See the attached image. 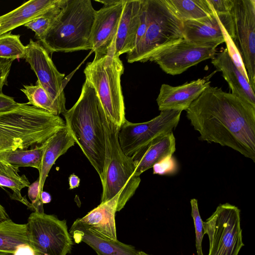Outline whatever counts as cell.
<instances>
[{
  "mask_svg": "<svg viewBox=\"0 0 255 255\" xmlns=\"http://www.w3.org/2000/svg\"><path fill=\"white\" fill-rule=\"evenodd\" d=\"M75 142L66 127L57 131L44 143V149L39 171V195L43 191L45 180L56 160L74 145ZM41 199V198H40Z\"/></svg>",
  "mask_w": 255,
  "mask_h": 255,
  "instance_id": "23",
  "label": "cell"
},
{
  "mask_svg": "<svg viewBox=\"0 0 255 255\" xmlns=\"http://www.w3.org/2000/svg\"><path fill=\"white\" fill-rule=\"evenodd\" d=\"M199 139L228 146L255 162V107L209 86L186 109Z\"/></svg>",
  "mask_w": 255,
  "mask_h": 255,
  "instance_id": "1",
  "label": "cell"
},
{
  "mask_svg": "<svg viewBox=\"0 0 255 255\" xmlns=\"http://www.w3.org/2000/svg\"><path fill=\"white\" fill-rule=\"evenodd\" d=\"M176 167V162L172 156L156 163L152 167L153 173L160 175L171 174L175 171Z\"/></svg>",
  "mask_w": 255,
  "mask_h": 255,
  "instance_id": "33",
  "label": "cell"
},
{
  "mask_svg": "<svg viewBox=\"0 0 255 255\" xmlns=\"http://www.w3.org/2000/svg\"><path fill=\"white\" fill-rule=\"evenodd\" d=\"M26 226L29 245L38 255H66L71 252L73 241L65 220L34 211Z\"/></svg>",
  "mask_w": 255,
  "mask_h": 255,
  "instance_id": "9",
  "label": "cell"
},
{
  "mask_svg": "<svg viewBox=\"0 0 255 255\" xmlns=\"http://www.w3.org/2000/svg\"><path fill=\"white\" fill-rule=\"evenodd\" d=\"M211 63L216 71L222 73L232 94L255 107V91L235 64L227 48L216 54Z\"/></svg>",
  "mask_w": 255,
  "mask_h": 255,
  "instance_id": "17",
  "label": "cell"
},
{
  "mask_svg": "<svg viewBox=\"0 0 255 255\" xmlns=\"http://www.w3.org/2000/svg\"><path fill=\"white\" fill-rule=\"evenodd\" d=\"M24 59L34 72L44 89L57 106L62 114L66 111L64 92V74L60 73L49 53L39 41L30 39L25 46Z\"/></svg>",
  "mask_w": 255,
  "mask_h": 255,
  "instance_id": "13",
  "label": "cell"
},
{
  "mask_svg": "<svg viewBox=\"0 0 255 255\" xmlns=\"http://www.w3.org/2000/svg\"><path fill=\"white\" fill-rule=\"evenodd\" d=\"M14 59L0 58V94L4 85H7V79Z\"/></svg>",
  "mask_w": 255,
  "mask_h": 255,
  "instance_id": "35",
  "label": "cell"
},
{
  "mask_svg": "<svg viewBox=\"0 0 255 255\" xmlns=\"http://www.w3.org/2000/svg\"><path fill=\"white\" fill-rule=\"evenodd\" d=\"M175 150V138L173 132L153 139L131 156L135 167L134 175L140 176L156 163L172 157Z\"/></svg>",
  "mask_w": 255,
  "mask_h": 255,
  "instance_id": "18",
  "label": "cell"
},
{
  "mask_svg": "<svg viewBox=\"0 0 255 255\" xmlns=\"http://www.w3.org/2000/svg\"><path fill=\"white\" fill-rule=\"evenodd\" d=\"M44 143L30 149H17L3 152L0 154V161L18 168L33 167L39 171L44 149Z\"/></svg>",
  "mask_w": 255,
  "mask_h": 255,
  "instance_id": "27",
  "label": "cell"
},
{
  "mask_svg": "<svg viewBox=\"0 0 255 255\" xmlns=\"http://www.w3.org/2000/svg\"><path fill=\"white\" fill-rule=\"evenodd\" d=\"M36 84L35 85H23V88L20 89L28 100L27 104L55 116L62 114L57 106L37 80Z\"/></svg>",
  "mask_w": 255,
  "mask_h": 255,
  "instance_id": "28",
  "label": "cell"
},
{
  "mask_svg": "<svg viewBox=\"0 0 255 255\" xmlns=\"http://www.w3.org/2000/svg\"><path fill=\"white\" fill-rule=\"evenodd\" d=\"M40 198L43 204L49 203L51 201V195L48 192L44 191L40 195Z\"/></svg>",
  "mask_w": 255,
  "mask_h": 255,
  "instance_id": "39",
  "label": "cell"
},
{
  "mask_svg": "<svg viewBox=\"0 0 255 255\" xmlns=\"http://www.w3.org/2000/svg\"><path fill=\"white\" fill-rule=\"evenodd\" d=\"M58 0H30L0 16V36L24 25L53 6Z\"/></svg>",
  "mask_w": 255,
  "mask_h": 255,
  "instance_id": "22",
  "label": "cell"
},
{
  "mask_svg": "<svg viewBox=\"0 0 255 255\" xmlns=\"http://www.w3.org/2000/svg\"><path fill=\"white\" fill-rule=\"evenodd\" d=\"M125 0H116L96 10L91 33L92 51L94 58L114 54L120 21Z\"/></svg>",
  "mask_w": 255,
  "mask_h": 255,
  "instance_id": "14",
  "label": "cell"
},
{
  "mask_svg": "<svg viewBox=\"0 0 255 255\" xmlns=\"http://www.w3.org/2000/svg\"><path fill=\"white\" fill-rule=\"evenodd\" d=\"M9 219V216L4 208L0 204V223Z\"/></svg>",
  "mask_w": 255,
  "mask_h": 255,
  "instance_id": "40",
  "label": "cell"
},
{
  "mask_svg": "<svg viewBox=\"0 0 255 255\" xmlns=\"http://www.w3.org/2000/svg\"><path fill=\"white\" fill-rule=\"evenodd\" d=\"M181 111L166 110L149 121L133 123L126 120L119 128L118 139L124 153L131 157L153 139L172 132L178 125Z\"/></svg>",
  "mask_w": 255,
  "mask_h": 255,
  "instance_id": "10",
  "label": "cell"
},
{
  "mask_svg": "<svg viewBox=\"0 0 255 255\" xmlns=\"http://www.w3.org/2000/svg\"><path fill=\"white\" fill-rule=\"evenodd\" d=\"M69 233L76 243L87 244L98 255H136L138 252L131 245L96 235L78 219L72 224Z\"/></svg>",
  "mask_w": 255,
  "mask_h": 255,
  "instance_id": "21",
  "label": "cell"
},
{
  "mask_svg": "<svg viewBox=\"0 0 255 255\" xmlns=\"http://www.w3.org/2000/svg\"><path fill=\"white\" fill-rule=\"evenodd\" d=\"M100 2L103 3L104 5L111 4L114 3L116 0H96Z\"/></svg>",
  "mask_w": 255,
  "mask_h": 255,
  "instance_id": "41",
  "label": "cell"
},
{
  "mask_svg": "<svg viewBox=\"0 0 255 255\" xmlns=\"http://www.w3.org/2000/svg\"><path fill=\"white\" fill-rule=\"evenodd\" d=\"M25 46L20 40V35L11 32L0 36V58L16 59H24Z\"/></svg>",
  "mask_w": 255,
  "mask_h": 255,
  "instance_id": "30",
  "label": "cell"
},
{
  "mask_svg": "<svg viewBox=\"0 0 255 255\" xmlns=\"http://www.w3.org/2000/svg\"><path fill=\"white\" fill-rule=\"evenodd\" d=\"M120 195L95 208L82 218L77 219L96 235L103 238L118 240L115 213Z\"/></svg>",
  "mask_w": 255,
  "mask_h": 255,
  "instance_id": "20",
  "label": "cell"
},
{
  "mask_svg": "<svg viewBox=\"0 0 255 255\" xmlns=\"http://www.w3.org/2000/svg\"><path fill=\"white\" fill-rule=\"evenodd\" d=\"M69 189H73L78 187L80 184V178L74 174H72L69 177Z\"/></svg>",
  "mask_w": 255,
  "mask_h": 255,
  "instance_id": "38",
  "label": "cell"
},
{
  "mask_svg": "<svg viewBox=\"0 0 255 255\" xmlns=\"http://www.w3.org/2000/svg\"><path fill=\"white\" fill-rule=\"evenodd\" d=\"M14 255H38L29 245L19 247L14 253Z\"/></svg>",
  "mask_w": 255,
  "mask_h": 255,
  "instance_id": "37",
  "label": "cell"
},
{
  "mask_svg": "<svg viewBox=\"0 0 255 255\" xmlns=\"http://www.w3.org/2000/svg\"><path fill=\"white\" fill-rule=\"evenodd\" d=\"M182 22L165 0H142L134 49L128 62H146L166 47L183 39Z\"/></svg>",
  "mask_w": 255,
  "mask_h": 255,
  "instance_id": "4",
  "label": "cell"
},
{
  "mask_svg": "<svg viewBox=\"0 0 255 255\" xmlns=\"http://www.w3.org/2000/svg\"><path fill=\"white\" fill-rule=\"evenodd\" d=\"M65 1L58 0L53 6L24 26L34 31L35 37L40 40L60 14Z\"/></svg>",
  "mask_w": 255,
  "mask_h": 255,
  "instance_id": "29",
  "label": "cell"
},
{
  "mask_svg": "<svg viewBox=\"0 0 255 255\" xmlns=\"http://www.w3.org/2000/svg\"><path fill=\"white\" fill-rule=\"evenodd\" d=\"M184 39L198 44H217L225 42L226 36L234 39V26L230 13H214L195 20L182 22Z\"/></svg>",
  "mask_w": 255,
  "mask_h": 255,
  "instance_id": "15",
  "label": "cell"
},
{
  "mask_svg": "<svg viewBox=\"0 0 255 255\" xmlns=\"http://www.w3.org/2000/svg\"><path fill=\"white\" fill-rule=\"evenodd\" d=\"M65 127V121L27 103L0 113V154L43 144Z\"/></svg>",
  "mask_w": 255,
  "mask_h": 255,
  "instance_id": "3",
  "label": "cell"
},
{
  "mask_svg": "<svg viewBox=\"0 0 255 255\" xmlns=\"http://www.w3.org/2000/svg\"><path fill=\"white\" fill-rule=\"evenodd\" d=\"M213 11L217 14L230 13L234 0H207Z\"/></svg>",
  "mask_w": 255,
  "mask_h": 255,
  "instance_id": "34",
  "label": "cell"
},
{
  "mask_svg": "<svg viewBox=\"0 0 255 255\" xmlns=\"http://www.w3.org/2000/svg\"><path fill=\"white\" fill-rule=\"evenodd\" d=\"M203 225L204 234L209 238L208 255H238L244 244L240 210L237 206L220 204Z\"/></svg>",
  "mask_w": 255,
  "mask_h": 255,
  "instance_id": "8",
  "label": "cell"
},
{
  "mask_svg": "<svg viewBox=\"0 0 255 255\" xmlns=\"http://www.w3.org/2000/svg\"><path fill=\"white\" fill-rule=\"evenodd\" d=\"M136 255H150L147 254L142 251H138V252Z\"/></svg>",
  "mask_w": 255,
  "mask_h": 255,
  "instance_id": "43",
  "label": "cell"
},
{
  "mask_svg": "<svg viewBox=\"0 0 255 255\" xmlns=\"http://www.w3.org/2000/svg\"><path fill=\"white\" fill-rule=\"evenodd\" d=\"M22 245H29L26 224L11 219L0 223V252L14 253Z\"/></svg>",
  "mask_w": 255,
  "mask_h": 255,
  "instance_id": "26",
  "label": "cell"
},
{
  "mask_svg": "<svg viewBox=\"0 0 255 255\" xmlns=\"http://www.w3.org/2000/svg\"><path fill=\"white\" fill-rule=\"evenodd\" d=\"M124 67L119 57L110 54L94 58L84 70L95 89L106 116L119 128L127 120L121 78Z\"/></svg>",
  "mask_w": 255,
  "mask_h": 255,
  "instance_id": "7",
  "label": "cell"
},
{
  "mask_svg": "<svg viewBox=\"0 0 255 255\" xmlns=\"http://www.w3.org/2000/svg\"><path fill=\"white\" fill-rule=\"evenodd\" d=\"M141 0H125L117 34L114 55L119 57L135 47L141 12Z\"/></svg>",
  "mask_w": 255,
  "mask_h": 255,
  "instance_id": "19",
  "label": "cell"
},
{
  "mask_svg": "<svg viewBox=\"0 0 255 255\" xmlns=\"http://www.w3.org/2000/svg\"><path fill=\"white\" fill-rule=\"evenodd\" d=\"M107 148L105 170L102 185L101 203L119 194L117 212L121 210L134 194L140 183V176H135V167L131 157L123 151L118 139L119 127L103 117Z\"/></svg>",
  "mask_w": 255,
  "mask_h": 255,
  "instance_id": "6",
  "label": "cell"
},
{
  "mask_svg": "<svg viewBox=\"0 0 255 255\" xmlns=\"http://www.w3.org/2000/svg\"><path fill=\"white\" fill-rule=\"evenodd\" d=\"M174 14L182 22L195 20L212 15L207 0H165Z\"/></svg>",
  "mask_w": 255,
  "mask_h": 255,
  "instance_id": "25",
  "label": "cell"
},
{
  "mask_svg": "<svg viewBox=\"0 0 255 255\" xmlns=\"http://www.w3.org/2000/svg\"><path fill=\"white\" fill-rule=\"evenodd\" d=\"M191 206V215L193 219L195 236H196V248L197 255H203L202 250V242L204 237V230L203 221L201 218L197 200L193 198L190 200Z\"/></svg>",
  "mask_w": 255,
  "mask_h": 255,
  "instance_id": "31",
  "label": "cell"
},
{
  "mask_svg": "<svg viewBox=\"0 0 255 255\" xmlns=\"http://www.w3.org/2000/svg\"><path fill=\"white\" fill-rule=\"evenodd\" d=\"M234 39L246 72L255 91V0H234L231 11Z\"/></svg>",
  "mask_w": 255,
  "mask_h": 255,
  "instance_id": "11",
  "label": "cell"
},
{
  "mask_svg": "<svg viewBox=\"0 0 255 255\" xmlns=\"http://www.w3.org/2000/svg\"><path fill=\"white\" fill-rule=\"evenodd\" d=\"M104 114L95 89L86 80L77 101L63 114L66 128L99 174L101 183L107 154Z\"/></svg>",
  "mask_w": 255,
  "mask_h": 255,
  "instance_id": "2",
  "label": "cell"
},
{
  "mask_svg": "<svg viewBox=\"0 0 255 255\" xmlns=\"http://www.w3.org/2000/svg\"><path fill=\"white\" fill-rule=\"evenodd\" d=\"M217 44H198L185 39L163 49L150 60L166 73L179 75L216 54Z\"/></svg>",
  "mask_w": 255,
  "mask_h": 255,
  "instance_id": "12",
  "label": "cell"
},
{
  "mask_svg": "<svg viewBox=\"0 0 255 255\" xmlns=\"http://www.w3.org/2000/svg\"><path fill=\"white\" fill-rule=\"evenodd\" d=\"M28 197L31 201L33 210L37 212L43 213V203L39 195L38 179L28 187Z\"/></svg>",
  "mask_w": 255,
  "mask_h": 255,
  "instance_id": "32",
  "label": "cell"
},
{
  "mask_svg": "<svg viewBox=\"0 0 255 255\" xmlns=\"http://www.w3.org/2000/svg\"><path fill=\"white\" fill-rule=\"evenodd\" d=\"M96 11L90 0H65L60 14L39 41L49 54L92 50Z\"/></svg>",
  "mask_w": 255,
  "mask_h": 255,
  "instance_id": "5",
  "label": "cell"
},
{
  "mask_svg": "<svg viewBox=\"0 0 255 255\" xmlns=\"http://www.w3.org/2000/svg\"><path fill=\"white\" fill-rule=\"evenodd\" d=\"M18 167L0 161V187L12 190L13 193L9 195L11 199L20 202L28 209L33 210L31 203L21 194V190L23 188L28 187L30 183L25 175H20Z\"/></svg>",
  "mask_w": 255,
  "mask_h": 255,
  "instance_id": "24",
  "label": "cell"
},
{
  "mask_svg": "<svg viewBox=\"0 0 255 255\" xmlns=\"http://www.w3.org/2000/svg\"><path fill=\"white\" fill-rule=\"evenodd\" d=\"M0 255H14V253L0 252Z\"/></svg>",
  "mask_w": 255,
  "mask_h": 255,
  "instance_id": "42",
  "label": "cell"
},
{
  "mask_svg": "<svg viewBox=\"0 0 255 255\" xmlns=\"http://www.w3.org/2000/svg\"><path fill=\"white\" fill-rule=\"evenodd\" d=\"M19 104L13 98L3 93L0 94V113L13 109L17 107Z\"/></svg>",
  "mask_w": 255,
  "mask_h": 255,
  "instance_id": "36",
  "label": "cell"
},
{
  "mask_svg": "<svg viewBox=\"0 0 255 255\" xmlns=\"http://www.w3.org/2000/svg\"><path fill=\"white\" fill-rule=\"evenodd\" d=\"M215 72L177 86L162 84L156 99L159 110L185 111L210 86L209 80Z\"/></svg>",
  "mask_w": 255,
  "mask_h": 255,
  "instance_id": "16",
  "label": "cell"
}]
</instances>
